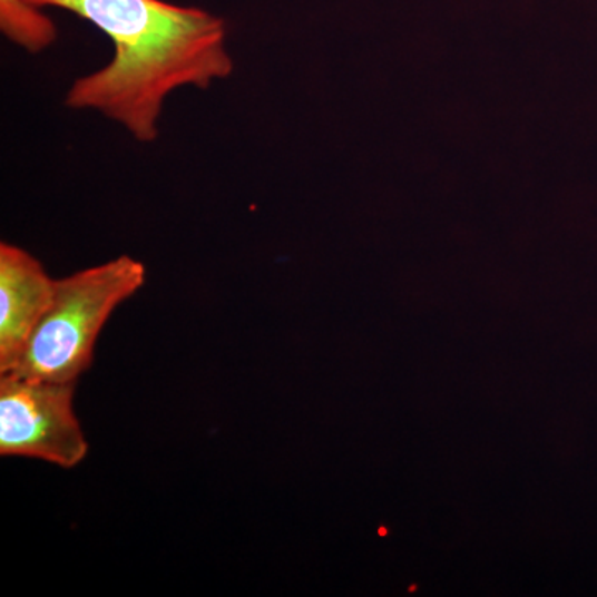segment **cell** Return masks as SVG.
Returning <instances> with one entry per match:
<instances>
[{"label":"cell","mask_w":597,"mask_h":597,"mask_svg":"<svg viewBox=\"0 0 597 597\" xmlns=\"http://www.w3.org/2000/svg\"><path fill=\"white\" fill-rule=\"evenodd\" d=\"M75 382L0 375V454L78 467L88 442L74 409Z\"/></svg>","instance_id":"obj_3"},{"label":"cell","mask_w":597,"mask_h":597,"mask_svg":"<svg viewBox=\"0 0 597 597\" xmlns=\"http://www.w3.org/2000/svg\"><path fill=\"white\" fill-rule=\"evenodd\" d=\"M3 36L27 52L39 53L57 40V27L42 9L26 0H0Z\"/></svg>","instance_id":"obj_5"},{"label":"cell","mask_w":597,"mask_h":597,"mask_svg":"<svg viewBox=\"0 0 597 597\" xmlns=\"http://www.w3.org/2000/svg\"><path fill=\"white\" fill-rule=\"evenodd\" d=\"M69 10L114 43L107 66L77 78L66 95L72 110H91L153 144L166 98L179 88L208 90L234 72L222 17L165 0H26Z\"/></svg>","instance_id":"obj_1"},{"label":"cell","mask_w":597,"mask_h":597,"mask_svg":"<svg viewBox=\"0 0 597 597\" xmlns=\"http://www.w3.org/2000/svg\"><path fill=\"white\" fill-rule=\"evenodd\" d=\"M145 281L147 267L127 254L57 280L49 311L9 373L77 382L94 362L95 342L108 319Z\"/></svg>","instance_id":"obj_2"},{"label":"cell","mask_w":597,"mask_h":597,"mask_svg":"<svg viewBox=\"0 0 597 597\" xmlns=\"http://www.w3.org/2000/svg\"><path fill=\"white\" fill-rule=\"evenodd\" d=\"M56 283L29 251L0 243V375L19 365L33 331L52 304Z\"/></svg>","instance_id":"obj_4"}]
</instances>
